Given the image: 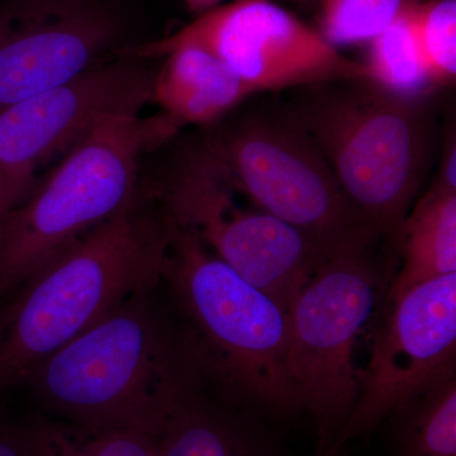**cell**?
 Segmentation results:
<instances>
[{"label": "cell", "mask_w": 456, "mask_h": 456, "mask_svg": "<svg viewBox=\"0 0 456 456\" xmlns=\"http://www.w3.org/2000/svg\"><path fill=\"white\" fill-rule=\"evenodd\" d=\"M160 287L142 288L26 375L20 386L38 412L159 436L179 399L202 384L184 327L161 305Z\"/></svg>", "instance_id": "obj_1"}, {"label": "cell", "mask_w": 456, "mask_h": 456, "mask_svg": "<svg viewBox=\"0 0 456 456\" xmlns=\"http://www.w3.org/2000/svg\"><path fill=\"white\" fill-rule=\"evenodd\" d=\"M163 284L204 391L227 406L287 421L303 412L288 367V312L170 217Z\"/></svg>", "instance_id": "obj_2"}, {"label": "cell", "mask_w": 456, "mask_h": 456, "mask_svg": "<svg viewBox=\"0 0 456 456\" xmlns=\"http://www.w3.org/2000/svg\"><path fill=\"white\" fill-rule=\"evenodd\" d=\"M152 198L90 231L16 292L0 340V395L134 293L160 283L171 222Z\"/></svg>", "instance_id": "obj_3"}, {"label": "cell", "mask_w": 456, "mask_h": 456, "mask_svg": "<svg viewBox=\"0 0 456 456\" xmlns=\"http://www.w3.org/2000/svg\"><path fill=\"white\" fill-rule=\"evenodd\" d=\"M149 98L150 90L104 113L9 213L0 236V299L143 197L141 159L179 132L163 114L142 117Z\"/></svg>", "instance_id": "obj_4"}, {"label": "cell", "mask_w": 456, "mask_h": 456, "mask_svg": "<svg viewBox=\"0 0 456 456\" xmlns=\"http://www.w3.org/2000/svg\"><path fill=\"white\" fill-rule=\"evenodd\" d=\"M364 82L322 93L293 117L365 226L393 246L421 185L428 130L415 102Z\"/></svg>", "instance_id": "obj_5"}, {"label": "cell", "mask_w": 456, "mask_h": 456, "mask_svg": "<svg viewBox=\"0 0 456 456\" xmlns=\"http://www.w3.org/2000/svg\"><path fill=\"white\" fill-rule=\"evenodd\" d=\"M379 242L327 256L288 310V367L316 428L314 456H326L358 402L356 345L391 281L375 251Z\"/></svg>", "instance_id": "obj_6"}, {"label": "cell", "mask_w": 456, "mask_h": 456, "mask_svg": "<svg viewBox=\"0 0 456 456\" xmlns=\"http://www.w3.org/2000/svg\"><path fill=\"white\" fill-rule=\"evenodd\" d=\"M203 142L236 193L301 231L327 254L382 241L365 226L294 117L250 114L211 132Z\"/></svg>", "instance_id": "obj_7"}, {"label": "cell", "mask_w": 456, "mask_h": 456, "mask_svg": "<svg viewBox=\"0 0 456 456\" xmlns=\"http://www.w3.org/2000/svg\"><path fill=\"white\" fill-rule=\"evenodd\" d=\"M152 193L174 221L287 312L330 256L290 224L240 206L203 140L180 150Z\"/></svg>", "instance_id": "obj_8"}, {"label": "cell", "mask_w": 456, "mask_h": 456, "mask_svg": "<svg viewBox=\"0 0 456 456\" xmlns=\"http://www.w3.org/2000/svg\"><path fill=\"white\" fill-rule=\"evenodd\" d=\"M185 45L217 57L255 94L335 82H370L364 62L342 55L322 33L272 0L224 3L167 37L128 45L121 56L160 59Z\"/></svg>", "instance_id": "obj_9"}, {"label": "cell", "mask_w": 456, "mask_h": 456, "mask_svg": "<svg viewBox=\"0 0 456 456\" xmlns=\"http://www.w3.org/2000/svg\"><path fill=\"white\" fill-rule=\"evenodd\" d=\"M142 61L117 57L0 110V209L7 217L50 161L64 158L108 110L149 92L152 73Z\"/></svg>", "instance_id": "obj_10"}, {"label": "cell", "mask_w": 456, "mask_h": 456, "mask_svg": "<svg viewBox=\"0 0 456 456\" xmlns=\"http://www.w3.org/2000/svg\"><path fill=\"white\" fill-rule=\"evenodd\" d=\"M123 35L107 0H0V110L119 56Z\"/></svg>", "instance_id": "obj_11"}, {"label": "cell", "mask_w": 456, "mask_h": 456, "mask_svg": "<svg viewBox=\"0 0 456 456\" xmlns=\"http://www.w3.org/2000/svg\"><path fill=\"white\" fill-rule=\"evenodd\" d=\"M356 406L326 456H341L434 375L456 362V273L426 281L386 305Z\"/></svg>", "instance_id": "obj_12"}, {"label": "cell", "mask_w": 456, "mask_h": 456, "mask_svg": "<svg viewBox=\"0 0 456 456\" xmlns=\"http://www.w3.org/2000/svg\"><path fill=\"white\" fill-rule=\"evenodd\" d=\"M158 443L160 456H287L266 421L221 403L202 384L179 399Z\"/></svg>", "instance_id": "obj_13"}, {"label": "cell", "mask_w": 456, "mask_h": 456, "mask_svg": "<svg viewBox=\"0 0 456 456\" xmlns=\"http://www.w3.org/2000/svg\"><path fill=\"white\" fill-rule=\"evenodd\" d=\"M152 73L149 102L176 127L216 126L255 94L227 66L202 47L167 51Z\"/></svg>", "instance_id": "obj_14"}, {"label": "cell", "mask_w": 456, "mask_h": 456, "mask_svg": "<svg viewBox=\"0 0 456 456\" xmlns=\"http://www.w3.org/2000/svg\"><path fill=\"white\" fill-rule=\"evenodd\" d=\"M393 248L401 268L389 281V305L417 285L456 273V191L435 184L402 222Z\"/></svg>", "instance_id": "obj_15"}, {"label": "cell", "mask_w": 456, "mask_h": 456, "mask_svg": "<svg viewBox=\"0 0 456 456\" xmlns=\"http://www.w3.org/2000/svg\"><path fill=\"white\" fill-rule=\"evenodd\" d=\"M389 456H456V362L387 417Z\"/></svg>", "instance_id": "obj_16"}, {"label": "cell", "mask_w": 456, "mask_h": 456, "mask_svg": "<svg viewBox=\"0 0 456 456\" xmlns=\"http://www.w3.org/2000/svg\"><path fill=\"white\" fill-rule=\"evenodd\" d=\"M16 422L27 456H160L158 437L145 432L84 428L40 412Z\"/></svg>", "instance_id": "obj_17"}, {"label": "cell", "mask_w": 456, "mask_h": 456, "mask_svg": "<svg viewBox=\"0 0 456 456\" xmlns=\"http://www.w3.org/2000/svg\"><path fill=\"white\" fill-rule=\"evenodd\" d=\"M411 11L412 7L370 42L365 65L375 86L397 97L416 101L436 84L419 49Z\"/></svg>", "instance_id": "obj_18"}, {"label": "cell", "mask_w": 456, "mask_h": 456, "mask_svg": "<svg viewBox=\"0 0 456 456\" xmlns=\"http://www.w3.org/2000/svg\"><path fill=\"white\" fill-rule=\"evenodd\" d=\"M417 0H322V36L332 46L371 42Z\"/></svg>", "instance_id": "obj_19"}, {"label": "cell", "mask_w": 456, "mask_h": 456, "mask_svg": "<svg viewBox=\"0 0 456 456\" xmlns=\"http://www.w3.org/2000/svg\"><path fill=\"white\" fill-rule=\"evenodd\" d=\"M413 27L426 65L436 86L454 82L456 75V0L417 3Z\"/></svg>", "instance_id": "obj_20"}, {"label": "cell", "mask_w": 456, "mask_h": 456, "mask_svg": "<svg viewBox=\"0 0 456 456\" xmlns=\"http://www.w3.org/2000/svg\"><path fill=\"white\" fill-rule=\"evenodd\" d=\"M435 184L440 187L456 191V139L455 132L449 134L444 147V155L441 159V167Z\"/></svg>", "instance_id": "obj_21"}, {"label": "cell", "mask_w": 456, "mask_h": 456, "mask_svg": "<svg viewBox=\"0 0 456 456\" xmlns=\"http://www.w3.org/2000/svg\"><path fill=\"white\" fill-rule=\"evenodd\" d=\"M0 456H27L16 421L0 419Z\"/></svg>", "instance_id": "obj_22"}, {"label": "cell", "mask_w": 456, "mask_h": 456, "mask_svg": "<svg viewBox=\"0 0 456 456\" xmlns=\"http://www.w3.org/2000/svg\"><path fill=\"white\" fill-rule=\"evenodd\" d=\"M184 3L187 4L189 11L193 12L198 16V14H202L209 9L224 4V0H184Z\"/></svg>", "instance_id": "obj_23"}, {"label": "cell", "mask_w": 456, "mask_h": 456, "mask_svg": "<svg viewBox=\"0 0 456 456\" xmlns=\"http://www.w3.org/2000/svg\"><path fill=\"white\" fill-rule=\"evenodd\" d=\"M12 318V302L0 303V340L7 331Z\"/></svg>", "instance_id": "obj_24"}, {"label": "cell", "mask_w": 456, "mask_h": 456, "mask_svg": "<svg viewBox=\"0 0 456 456\" xmlns=\"http://www.w3.org/2000/svg\"><path fill=\"white\" fill-rule=\"evenodd\" d=\"M5 220H7V216L4 215V212L0 209V236H2L3 227H4Z\"/></svg>", "instance_id": "obj_25"}]
</instances>
